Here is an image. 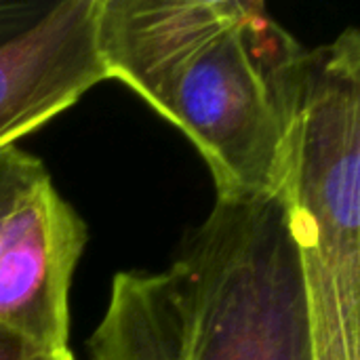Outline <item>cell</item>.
<instances>
[{
    "instance_id": "cell-1",
    "label": "cell",
    "mask_w": 360,
    "mask_h": 360,
    "mask_svg": "<svg viewBox=\"0 0 360 360\" xmlns=\"http://www.w3.org/2000/svg\"><path fill=\"white\" fill-rule=\"evenodd\" d=\"M108 78L177 127L217 198L278 194L304 46L253 0H97Z\"/></svg>"
},
{
    "instance_id": "cell-2",
    "label": "cell",
    "mask_w": 360,
    "mask_h": 360,
    "mask_svg": "<svg viewBox=\"0 0 360 360\" xmlns=\"http://www.w3.org/2000/svg\"><path fill=\"white\" fill-rule=\"evenodd\" d=\"M314 360H360V32L306 49L278 188Z\"/></svg>"
},
{
    "instance_id": "cell-3",
    "label": "cell",
    "mask_w": 360,
    "mask_h": 360,
    "mask_svg": "<svg viewBox=\"0 0 360 360\" xmlns=\"http://www.w3.org/2000/svg\"><path fill=\"white\" fill-rule=\"evenodd\" d=\"M198 360H314L297 249L278 194L217 198L169 268Z\"/></svg>"
},
{
    "instance_id": "cell-4",
    "label": "cell",
    "mask_w": 360,
    "mask_h": 360,
    "mask_svg": "<svg viewBox=\"0 0 360 360\" xmlns=\"http://www.w3.org/2000/svg\"><path fill=\"white\" fill-rule=\"evenodd\" d=\"M86 226L44 162L0 148V325L38 346L68 350L70 289Z\"/></svg>"
},
{
    "instance_id": "cell-5",
    "label": "cell",
    "mask_w": 360,
    "mask_h": 360,
    "mask_svg": "<svg viewBox=\"0 0 360 360\" xmlns=\"http://www.w3.org/2000/svg\"><path fill=\"white\" fill-rule=\"evenodd\" d=\"M95 2H53L36 23L0 44V148L57 118L108 80Z\"/></svg>"
},
{
    "instance_id": "cell-6",
    "label": "cell",
    "mask_w": 360,
    "mask_h": 360,
    "mask_svg": "<svg viewBox=\"0 0 360 360\" xmlns=\"http://www.w3.org/2000/svg\"><path fill=\"white\" fill-rule=\"evenodd\" d=\"M86 348L91 360H198L177 276L118 272Z\"/></svg>"
},
{
    "instance_id": "cell-7",
    "label": "cell",
    "mask_w": 360,
    "mask_h": 360,
    "mask_svg": "<svg viewBox=\"0 0 360 360\" xmlns=\"http://www.w3.org/2000/svg\"><path fill=\"white\" fill-rule=\"evenodd\" d=\"M51 4L40 0H0V44L36 23Z\"/></svg>"
},
{
    "instance_id": "cell-8",
    "label": "cell",
    "mask_w": 360,
    "mask_h": 360,
    "mask_svg": "<svg viewBox=\"0 0 360 360\" xmlns=\"http://www.w3.org/2000/svg\"><path fill=\"white\" fill-rule=\"evenodd\" d=\"M61 352H51L15 329L0 325V360H55Z\"/></svg>"
},
{
    "instance_id": "cell-9",
    "label": "cell",
    "mask_w": 360,
    "mask_h": 360,
    "mask_svg": "<svg viewBox=\"0 0 360 360\" xmlns=\"http://www.w3.org/2000/svg\"><path fill=\"white\" fill-rule=\"evenodd\" d=\"M55 360H76V359H74V354H72L70 350H65V352H61V354H59Z\"/></svg>"
}]
</instances>
